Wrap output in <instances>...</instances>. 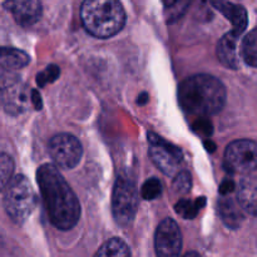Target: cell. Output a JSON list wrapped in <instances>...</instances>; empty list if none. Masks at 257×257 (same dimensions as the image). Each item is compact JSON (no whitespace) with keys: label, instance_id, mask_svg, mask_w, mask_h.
<instances>
[{"label":"cell","instance_id":"cell-19","mask_svg":"<svg viewBox=\"0 0 257 257\" xmlns=\"http://www.w3.org/2000/svg\"><path fill=\"white\" fill-rule=\"evenodd\" d=\"M206 198L201 197L197 198L196 201H190V200H180L176 203L175 208L176 212L183 217L185 220H192L197 216L198 211L205 206Z\"/></svg>","mask_w":257,"mask_h":257},{"label":"cell","instance_id":"cell-23","mask_svg":"<svg viewBox=\"0 0 257 257\" xmlns=\"http://www.w3.org/2000/svg\"><path fill=\"white\" fill-rule=\"evenodd\" d=\"M161 193H162V185H161L160 180L155 177L146 181L142 185V188H141V196L147 201L156 200Z\"/></svg>","mask_w":257,"mask_h":257},{"label":"cell","instance_id":"cell-7","mask_svg":"<svg viewBox=\"0 0 257 257\" xmlns=\"http://www.w3.org/2000/svg\"><path fill=\"white\" fill-rule=\"evenodd\" d=\"M225 168L231 173H247L257 170V142L237 140L231 142L223 157Z\"/></svg>","mask_w":257,"mask_h":257},{"label":"cell","instance_id":"cell-29","mask_svg":"<svg viewBox=\"0 0 257 257\" xmlns=\"http://www.w3.org/2000/svg\"><path fill=\"white\" fill-rule=\"evenodd\" d=\"M205 146H206V147H207L208 151H211V152H213V151H215V148H216L215 143H212V142H211V141H210V142H208V141H206Z\"/></svg>","mask_w":257,"mask_h":257},{"label":"cell","instance_id":"cell-25","mask_svg":"<svg viewBox=\"0 0 257 257\" xmlns=\"http://www.w3.org/2000/svg\"><path fill=\"white\" fill-rule=\"evenodd\" d=\"M193 131H195L197 135L203 136V137H210L212 135V123L210 122V119H207V117H200L193 122L192 124Z\"/></svg>","mask_w":257,"mask_h":257},{"label":"cell","instance_id":"cell-30","mask_svg":"<svg viewBox=\"0 0 257 257\" xmlns=\"http://www.w3.org/2000/svg\"><path fill=\"white\" fill-rule=\"evenodd\" d=\"M183 257H201V256L198 255L197 252H188V253H186Z\"/></svg>","mask_w":257,"mask_h":257},{"label":"cell","instance_id":"cell-8","mask_svg":"<svg viewBox=\"0 0 257 257\" xmlns=\"http://www.w3.org/2000/svg\"><path fill=\"white\" fill-rule=\"evenodd\" d=\"M150 157L166 176H176L182 165V152L178 147L163 140L156 133H148Z\"/></svg>","mask_w":257,"mask_h":257},{"label":"cell","instance_id":"cell-4","mask_svg":"<svg viewBox=\"0 0 257 257\" xmlns=\"http://www.w3.org/2000/svg\"><path fill=\"white\" fill-rule=\"evenodd\" d=\"M35 193L25 176L18 175L5 187L4 207L15 223H23L34 211Z\"/></svg>","mask_w":257,"mask_h":257},{"label":"cell","instance_id":"cell-6","mask_svg":"<svg viewBox=\"0 0 257 257\" xmlns=\"http://www.w3.org/2000/svg\"><path fill=\"white\" fill-rule=\"evenodd\" d=\"M138 188L128 175L118 176L112 198L113 215L118 225L127 227L135 220L138 208Z\"/></svg>","mask_w":257,"mask_h":257},{"label":"cell","instance_id":"cell-26","mask_svg":"<svg viewBox=\"0 0 257 257\" xmlns=\"http://www.w3.org/2000/svg\"><path fill=\"white\" fill-rule=\"evenodd\" d=\"M233 190H235V182H233V180H231V178H226V180L221 183L220 193L222 196L230 195Z\"/></svg>","mask_w":257,"mask_h":257},{"label":"cell","instance_id":"cell-14","mask_svg":"<svg viewBox=\"0 0 257 257\" xmlns=\"http://www.w3.org/2000/svg\"><path fill=\"white\" fill-rule=\"evenodd\" d=\"M218 213H220L223 223L227 227L232 228V230L240 227L242 225L243 220H245L243 208L241 207L238 201H235L233 198L228 197V195L223 196L218 201Z\"/></svg>","mask_w":257,"mask_h":257},{"label":"cell","instance_id":"cell-11","mask_svg":"<svg viewBox=\"0 0 257 257\" xmlns=\"http://www.w3.org/2000/svg\"><path fill=\"white\" fill-rule=\"evenodd\" d=\"M3 8L12 14L20 27H30L35 24L43 13L40 0H4Z\"/></svg>","mask_w":257,"mask_h":257},{"label":"cell","instance_id":"cell-12","mask_svg":"<svg viewBox=\"0 0 257 257\" xmlns=\"http://www.w3.org/2000/svg\"><path fill=\"white\" fill-rule=\"evenodd\" d=\"M210 2L221 14H223L230 20L233 27V32L237 33L238 35L245 32L248 19L247 12L242 5L233 4L227 0H210Z\"/></svg>","mask_w":257,"mask_h":257},{"label":"cell","instance_id":"cell-22","mask_svg":"<svg viewBox=\"0 0 257 257\" xmlns=\"http://www.w3.org/2000/svg\"><path fill=\"white\" fill-rule=\"evenodd\" d=\"M192 187V178L187 171H180L173 180V192L176 195H186L191 191Z\"/></svg>","mask_w":257,"mask_h":257},{"label":"cell","instance_id":"cell-5","mask_svg":"<svg viewBox=\"0 0 257 257\" xmlns=\"http://www.w3.org/2000/svg\"><path fill=\"white\" fill-rule=\"evenodd\" d=\"M32 103L29 92L20 77L13 70L0 68V107L10 115L24 113Z\"/></svg>","mask_w":257,"mask_h":257},{"label":"cell","instance_id":"cell-16","mask_svg":"<svg viewBox=\"0 0 257 257\" xmlns=\"http://www.w3.org/2000/svg\"><path fill=\"white\" fill-rule=\"evenodd\" d=\"M29 60V55L23 50L17 48L0 47V68L9 70L22 69L28 65Z\"/></svg>","mask_w":257,"mask_h":257},{"label":"cell","instance_id":"cell-21","mask_svg":"<svg viewBox=\"0 0 257 257\" xmlns=\"http://www.w3.org/2000/svg\"><path fill=\"white\" fill-rule=\"evenodd\" d=\"M14 172V162L12 157L4 152H0V191L4 190L12 180Z\"/></svg>","mask_w":257,"mask_h":257},{"label":"cell","instance_id":"cell-28","mask_svg":"<svg viewBox=\"0 0 257 257\" xmlns=\"http://www.w3.org/2000/svg\"><path fill=\"white\" fill-rule=\"evenodd\" d=\"M148 102V95H147V93H142V94L140 95V97H138V103H140L141 105H143V104H146V103Z\"/></svg>","mask_w":257,"mask_h":257},{"label":"cell","instance_id":"cell-2","mask_svg":"<svg viewBox=\"0 0 257 257\" xmlns=\"http://www.w3.org/2000/svg\"><path fill=\"white\" fill-rule=\"evenodd\" d=\"M226 88L221 80L208 74H198L183 80L178 100L186 113L195 117H210L226 104Z\"/></svg>","mask_w":257,"mask_h":257},{"label":"cell","instance_id":"cell-18","mask_svg":"<svg viewBox=\"0 0 257 257\" xmlns=\"http://www.w3.org/2000/svg\"><path fill=\"white\" fill-rule=\"evenodd\" d=\"M192 0H163L165 17L168 23H175L185 15Z\"/></svg>","mask_w":257,"mask_h":257},{"label":"cell","instance_id":"cell-3","mask_svg":"<svg viewBox=\"0 0 257 257\" xmlns=\"http://www.w3.org/2000/svg\"><path fill=\"white\" fill-rule=\"evenodd\" d=\"M80 18L87 32L97 38H110L125 24V12L119 0H84Z\"/></svg>","mask_w":257,"mask_h":257},{"label":"cell","instance_id":"cell-10","mask_svg":"<svg viewBox=\"0 0 257 257\" xmlns=\"http://www.w3.org/2000/svg\"><path fill=\"white\" fill-rule=\"evenodd\" d=\"M157 257H180L182 250V235L177 223L166 218L158 225L155 236Z\"/></svg>","mask_w":257,"mask_h":257},{"label":"cell","instance_id":"cell-27","mask_svg":"<svg viewBox=\"0 0 257 257\" xmlns=\"http://www.w3.org/2000/svg\"><path fill=\"white\" fill-rule=\"evenodd\" d=\"M32 104L35 109H42V98L37 90H32Z\"/></svg>","mask_w":257,"mask_h":257},{"label":"cell","instance_id":"cell-17","mask_svg":"<svg viewBox=\"0 0 257 257\" xmlns=\"http://www.w3.org/2000/svg\"><path fill=\"white\" fill-rule=\"evenodd\" d=\"M94 257H131L127 243L120 238H110L97 251Z\"/></svg>","mask_w":257,"mask_h":257},{"label":"cell","instance_id":"cell-9","mask_svg":"<svg viewBox=\"0 0 257 257\" xmlns=\"http://www.w3.org/2000/svg\"><path fill=\"white\" fill-rule=\"evenodd\" d=\"M49 153L58 167L63 170H72L82 158V143L73 135L60 133L50 140Z\"/></svg>","mask_w":257,"mask_h":257},{"label":"cell","instance_id":"cell-1","mask_svg":"<svg viewBox=\"0 0 257 257\" xmlns=\"http://www.w3.org/2000/svg\"><path fill=\"white\" fill-rule=\"evenodd\" d=\"M37 178L52 225L63 231L74 227L80 217L79 201L58 168L49 163L40 166Z\"/></svg>","mask_w":257,"mask_h":257},{"label":"cell","instance_id":"cell-24","mask_svg":"<svg viewBox=\"0 0 257 257\" xmlns=\"http://www.w3.org/2000/svg\"><path fill=\"white\" fill-rule=\"evenodd\" d=\"M60 74V69L57 67V65H49V67L45 68L43 72H40L39 74L37 75V84L39 85L40 88L45 87L49 83H53Z\"/></svg>","mask_w":257,"mask_h":257},{"label":"cell","instance_id":"cell-15","mask_svg":"<svg viewBox=\"0 0 257 257\" xmlns=\"http://www.w3.org/2000/svg\"><path fill=\"white\" fill-rule=\"evenodd\" d=\"M237 201L245 212L257 216V181L243 180L240 183Z\"/></svg>","mask_w":257,"mask_h":257},{"label":"cell","instance_id":"cell-13","mask_svg":"<svg viewBox=\"0 0 257 257\" xmlns=\"http://www.w3.org/2000/svg\"><path fill=\"white\" fill-rule=\"evenodd\" d=\"M238 38L237 33H227L221 38L217 45V57L225 67L230 69H237L240 67V58H238Z\"/></svg>","mask_w":257,"mask_h":257},{"label":"cell","instance_id":"cell-20","mask_svg":"<svg viewBox=\"0 0 257 257\" xmlns=\"http://www.w3.org/2000/svg\"><path fill=\"white\" fill-rule=\"evenodd\" d=\"M241 54L245 62L251 67L257 68V28L250 32L243 39Z\"/></svg>","mask_w":257,"mask_h":257}]
</instances>
